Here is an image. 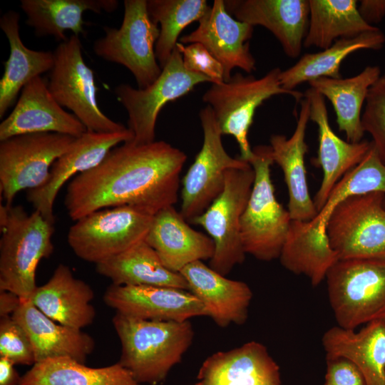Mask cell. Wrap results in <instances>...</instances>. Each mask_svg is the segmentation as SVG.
I'll list each match as a JSON object with an SVG mask.
<instances>
[{"mask_svg": "<svg viewBox=\"0 0 385 385\" xmlns=\"http://www.w3.org/2000/svg\"><path fill=\"white\" fill-rule=\"evenodd\" d=\"M21 303V298L16 294L9 291H0V317L12 316Z\"/></svg>", "mask_w": 385, "mask_h": 385, "instance_id": "7bdbcfd3", "label": "cell"}, {"mask_svg": "<svg viewBox=\"0 0 385 385\" xmlns=\"http://www.w3.org/2000/svg\"><path fill=\"white\" fill-rule=\"evenodd\" d=\"M187 160L164 140L125 142L96 167L69 183L64 205L74 221L98 210L129 205L154 215L178 201L180 173Z\"/></svg>", "mask_w": 385, "mask_h": 385, "instance_id": "6da1fadb", "label": "cell"}, {"mask_svg": "<svg viewBox=\"0 0 385 385\" xmlns=\"http://www.w3.org/2000/svg\"><path fill=\"white\" fill-rule=\"evenodd\" d=\"M76 138L58 133L18 135L0 141V190L6 206L21 190L46 180L54 162Z\"/></svg>", "mask_w": 385, "mask_h": 385, "instance_id": "5bb4252c", "label": "cell"}, {"mask_svg": "<svg viewBox=\"0 0 385 385\" xmlns=\"http://www.w3.org/2000/svg\"><path fill=\"white\" fill-rule=\"evenodd\" d=\"M116 0H21V8L26 16V23L40 36H52L60 43L68 38L70 30L78 36L83 35V13H111L117 9Z\"/></svg>", "mask_w": 385, "mask_h": 385, "instance_id": "4dcf8cb0", "label": "cell"}, {"mask_svg": "<svg viewBox=\"0 0 385 385\" xmlns=\"http://www.w3.org/2000/svg\"><path fill=\"white\" fill-rule=\"evenodd\" d=\"M20 15L10 10L0 19V28L10 47L0 81V118L13 105L22 88L32 79L50 71L54 63L53 53L27 48L19 34Z\"/></svg>", "mask_w": 385, "mask_h": 385, "instance_id": "f1b7e54d", "label": "cell"}, {"mask_svg": "<svg viewBox=\"0 0 385 385\" xmlns=\"http://www.w3.org/2000/svg\"><path fill=\"white\" fill-rule=\"evenodd\" d=\"M198 26L179 39L183 44L198 43L222 64L225 81L232 76L235 68L247 73L256 70L249 40L254 26L232 16L226 10L225 1L215 0L205 14L198 21Z\"/></svg>", "mask_w": 385, "mask_h": 385, "instance_id": "e0dca14e", "label": "cell"}, {"mask_svg": "<svg viewBox=\"0 0 385 385\" xmlns=\"http://www.w3.org/2000/svg\"><path fill=\"white\" fill-rule=\"evenodd\" d=\"M176 47L182 55L186 70L207 77L212 83L225 81L222 64L202 44L194 43L185 45L178 42Z\"/></svg>", "mask_w": 385, "mask_h": 385, "instance_id": "f35d334b", "label": "cell"}, {"mask_svg": "<svg viewBox=\"0 0 385 385\" xmlns=\"http://www.w3.org/2000/svg\"><path fill=\"white\" fill-rule=\"evenodd\" d=\"M96 271L115 285L168 287L189 291L183 276L166 268L145 240L97 264Z\"/></svg>", "mask_w": 385, "mask_h": 385, "instance_id": "1f68e13d", "label": "cell"}, {"mask_svg": "<svg viewBox=\"0 0 385 385\" xmlns=\"http://www.w3.org/2000/svg\"><path fill=\"white\" fill-rule=\"evenodd\" d=\"M249 160L255 180L240 222V235L246 254L265 262L279 257L292 219L277 201L271 178L274 161L270 145H258Z\"/></svg>", "mask_w": 385, "mask_h": 385, "instance_id": "5b68a950", "label": "cell"}, {"mask_svg": "<svg viewBox=\"0 0 385 385\" xmlns=\"http://www.w3.org/2000/svg\"><path fill=\"white\" fill-rule=\"evenodd\" d=\"M0 291L29 300L36 288V272L42 259L53 252L54 224L21 205L0 206Z\"/></svg>", "mask_w": 385, "mask_h": 385, "instance_id": "277c9868", "label": "cell"}, {"mask_svg": "<svg viewBox=\"0 0 385 385\" xmlns=\"http://www.w3.org/2000/svg\"><path fill=\"white\" fill-rule=\"evenodd\" d=\"M199 116L203 132L202 145L182 180L180 212L189 222L204 212L222 192L227 170L249 163L227 153L210 106L201 109Z\"/></svg>", "mask_w": 385, "mask_h": 385, "instance_id": "9a60e30c", "label": "cell"}, {"mask_svg": "<svg viewBox=\"0 0 385 385\" xmlns=\"http://www.w3.org/2000/svg\"><path fill=\"white\" fill-rule=\"evenodd\" d=\"M103 300L116 312L145 320L185 322L207 317L204 305L192 292L174 287L111 284Z\"/></svg>", "mask_w": 385, "mask_h": 385, "instance_id": "ac0fdd59", "label": "cell"}, {"mask_svg": "<svg viewBox=\"0 0 385 385\" xmlns=\"http://www.w3.org/2000/svg\"><path fill=\"white\" fill-rule=\"evenodd\" d=\"M205 82L212 83L207 77L186 70L175 47L159 77L147 88H134L128 83L116 86L115 94L126 110L128 128L133 134L131 141L135 144L155 141L156 121L165 105Z\"/></svg>", "mask_w": 385, "mask_h": 385, "instance_id": "4fadbf2b", "label": "cell"}, {"mask_svg": "<svg viewBox=\"0 0 385 385\" xmlns=\"http://www.w3.org/2000/svg\"><path fill=\"white\" fill-rule=\"evenodd\" d=\"M87 130L73 113L54 99L47 81L41 76L21 90L14 108L0 124V141L34 133H58L78 138Z\"/></svg>", "mask_w": 385, "mask_h": 385, "instance_id": "d6986e66", "label": "cell"}, {"mask_svg": "<svg viewBox=\"0 0 385 385\" xmlns=\"http://www.w3.org/2000/svg\"><path fill=\"white\" fill-rule=\"evenodd\" d=\"M384 43L385 35L378 28L338 39L319 52L305 53L292 66L281 71L280 84L283 88L293 91L299 85L319 78H341V64L349 55L361 49H381Z\"/></svg>", "mask_w": 385, "mask_h": 385, "instance_id": "d6a6232c", "label": "cell"}, {"mask_svg": "<svg viewBox=\"0 0 385 385\" xmlns=\"http://www.w3.org/2000/svg\"><path fill=\"white\" fill-rule=\"evenodd\" d=\"M123 4L120 26H105V35L93 43V50L102 59L125 66L143 89L162 71L155 56L160 27L149 16L147 0H125Z\"/></svg>", "mask_w": 385, "mask_h": 385, "instance_id": "ba28073f", "label": "cell"}, {"mask_svg": "<svg viewBox=\"0 0 385 385\" xmlns=\"http://www.w3.org/2000/svg\"><path fill=\"white\" fill-rule=\"evenodd\" d=\"M195 385H281L278 364L262 343L251 341L209 356Z\"/></svg>", "mask_w": 385, "mask_h": 385, "instance_id": "44dd1931", "label": "cell"}, {"mask_svg": "<svg viewBox=\"0 0 385 385\" xmlns=\"http://www.w3.org/2000/svg\"><path fill=\"white\" fill-rule=\"evenodd\" d=\"M0 356L12 361L15 365H34L36 363L31 339L11 316L0 319Z\"/></svg>", "mask_w": 385, "mask_h": 385, "instance_id": "74e56055", "label": "cell"}, {"mask_svg": "<svg viewBox=\"0 0 385 385\" xmlns=\"http://www.w3.org/2000/svg\"><path fill=\"white\" fill-rule=\"evenodd\" d=\"M309 120L310 101L304 96L292 136L287 138L284 135L274 134L270 140L272 158L282 170L287 185L290 217L292 220L301 222L312 220L318 212L309 194L304 163L308 149L305 135Z\"/></svg>", "mask_w": 385, "mask_h": 385, "instance_id": "cb8c5ba5", "label": "cell"}, {"mask_svg": "<svg viewBox=\"0 0 385 385\" xmlns=\"http://www.w3.org/2000/svg\"><path fill=\"white\" fill-rule=\"evenodd\" d=\"M325 279L337 326L355 329L385 318V260H339Z\"/></svg>", "mask_w": 385, "mask_h": 385, "instance_id": "52a82bcc", "label": "cell"}, {"mask_svg": "<svg viewBox=\"0 0 385 385\" xmlns=\"http://www.w3.org/2000/svg\"><path fill=\"white\" fill-rule=\"evenodd\" d=\"M372 192L385 193V163L372 143L363 160L334 185L323 207L309 222L292 220L279 257L282 265L303 274L318 286L339 260L329 246L327 226L335 207L350 196Z\"/></svg>", "mask_w": 385, "mask_h": 385, "instance_id": "7a4b0ae2", "label": "cell"}, {"mask_svg": "<svg viewBox=\"0 0 385 385\" xmlns=\"http://www.w3.org/2000/svg\"><path fill=\"white\" fill-rule=\"evenodd\" d=\"M153 216L129 205L98 210L75 221L67 240L77 257L97 265L145 240Z\"/></svg>", "mask_w": 385, "mask_h": 385, "instance_id": "9c48e42d", "label": "cell"}, {"mask_svg": "<svg viewBox=\"0 0 385 385\" xmlns=\"http://www.w3.org/2000/svg\"><path fill=\"white\" fill-rule=\"evenodd\" d=\"M112 322L121 345L118 362L140 384L163 381L181 361L195 336L189 320H145L115 312Z\"/></svg>", "mask_w": 385, "mask_h": 385, "instance_id": "3957f363", "label": "cell"}, {"mask_svg": "<svg viewBox=\"0 0 385 385\" xmlns=\"http://www.w3.org/2000/svg\"><path fill=\"white\" fill-rule=\"evenodd\" d=\"M309 18L304 47L322 50L336 41L374 30L361 16L356 0H309Z\"/></svg>", "mask_w": 385, "mask_h": 385, "instance_id": "e575fe53", "label": "cell"}, {"mask_svg": "<svg viewBox=\"0 0 385 385\" xmlns=\"http://www.w3.org/2000/svg\"><path fill=\"white\" fill-rule=\"evenodd\" d=\"M378 66H368L359 74L349 78L322 77L309 82L334 109L339 131L346 134L347 141H361L364 132L361 125V111L371 86L381 76Z\"/></svg>", "mask_w": 385, "mask_h": 385, "instance_id": "f546056e", "label": "cell"}, {"mask_svg": "<svg viewBox=\"0 0 385 385\" xmlns=\"http://www.w3.org/2000/svg\"><path fill=\"white\" fill-rule=\"evenodd\" d=\"M53 53L54 63L47 85L58 104L71 111L87 130L115 133L126 130L99 108L94 74L84 61L79 37L72 34Z\"/></svg>", "mask_w": 385, "mask_h": 385, "instance_id": "8fae6325", "label": "cell"}, {"mask_svg": "<svg viewBox=\"0 0 385 385\" xmlns=\"http://www.w3.org/2000/svg\"><path fill=\"white\" fill-rule=\"evenodd\" d=\"M255 180V171L248 163L227 170L220 195L191 223L200 225L214 243V254L209 266L227 275L242 264L246 253L240 235V222Z\"/></svg>", "mask_w": 385, "mask_h": 385, "instance_id": "30bf717a", "label": "cell"}, {"mask_svg": "<svg viewBox=\"0 0 385 385\" xmlns=\"http://www.w3.org/2000/svg\"><path fill=\"white\" fill-rule=\"evenodd\" d=\"M361 125L364 132L371 136V143L385 163V73L369 90Z\"/></svg>", "mask_w": 385, "mask_h": 385, "instance_id": "8d00e7d4", "label": "cell"}, {"mask_svg": "<svg viewBox=\"0 0 385 385\" xmlns=\"http://www.w3.org/2000/svg\"><path fill=\"white\" fill-rule=\"evenodd\" d=\"M384 207H385V199H384Z\"/></svg>", "mask_w": 385, "mask_h": 385, "instance_id": "ee69618b", "label": "cell"}, {"mask_svg": "<svg viewBox=\"0 0 385 385\" xmlns=\"http://www.w3.org/2000/svg\"><path fill=\"white\" fill-rule=\"evenodd\" d=\"M324 385H366V381L359 368L349 359L327 358Z\"/></svg>", "mask_w": 385, "mask_h": 385, "instance_id": "ab89813d", "label": "cell"}, {"mask_svg": "<svg viewBox=\"0 0 385 385\" xmlns=\"http://www.w3.org/2000/svg\"><path fill=\"white\" fill-rule=\"evenodd\" d=\"M19 385H141L119 362L91 368L70 358L59 357L35 363Z\"/></svg>", "mask_w": 385, "mask_h": 385, "instance_id": "836d02e7", "label": "cell"}, {"mask_svg": "<svg viewBox=\"0 0 385 385\" xmlns=\"http://www.w3.org/2000/svg\"><path fill=\"white\" fill-rule=\"evenodd\" d=\"M359 2V12L368 24L379 23L385 17V0H361Z\"/></svg>", "mask_w": 385, "mask_h": 385, "instance_id": "60d3db41", "label": "cell"}, {"mask_svg": "<svg viewBox=\"0 0 385 385\" xmlns=\"http://www.w3.org/2000/svg\"><path fill=\"white\" fill-rule=\"evenodd\" d=\"M385 193L352 195L332 213L327 235L338 260H385Z\"/></svg>", "mask_w": 385, "mask_h": 385, "instance_id": "7c38bea8", "label": "cell"}, {"mask_svg": "<svg viewBox=\"0 0 385 385\" xmlns=\"http://www.w3.org/2000/svg\"><path fill=\"white\" fill-rule=\"evenodd\" d=\"M11 317L27 332L36 363L66 357L84 364L95 348V342L89 334L53 321L30 300L21 301Z\"/></svg>", "mask_w": 385, "mask_h": 385, "instance_id": "4316f807", "label": "cell"}, {"mask_svg": "<svg viewBox=\"0 0 385 385\" xmlns=\"http://www.w3.org/2000/svg\"><path fill=\"white\" fill-rule=\"evenodd\" d=\"M322 343L326 358L353 362L366 385H385V318L370 322L358 332L332 327L323 334Z\"/></svg>", "mask_w": 385, "mask_h": 385, "instance_id": "83f0119b", "label": "cell"}, {"mask_svg": "<svg viewBox=\"0 0 385 385\" xmlns=\"http://www.w3.org/2000/svg\"><path fill=\"white\" fill-rule=\"evenodd\" d=\"M93 297L88 284L76 278L67 265L59 264L48 281L37 286L29 300L53 321L82 329L96 318L91 303Z\"/></svg>", "mask_w": 385, "mask_h": 385, "instance_id": "484cf974", "label": "cell"}, {"mask_svg": "<svg viewBox=\"0 0 385 385\" xmlns=\"http://www.w3.org/2000/svg\"><path fill=\"white\" fill-rule=\"evenodd\" d=\"M281 71L274 68L259 78L237 72L227 81L212 83L202 96V101L212 108L222 134L235 138L240 158L245 161L249 162L253 156L248 133L257 108L273 96L289 95L297 101L304 96L297 90L282 87Z\"/></svg>", "mask_w": 385, "mask_h": 385, "instance_id": "8992f818", "label": "cell"}, {"mask_svg": "<svg viewBox=\"0 0 385 385\" xmlns=\"http://www.w3.org/2000/svg\"><path fill=\"white\" fill-rule=\"evenodd\" d=\"M145 241L164 266L175 272L192 262L210 260L214 254L212 239L191 227L174 206L154 215Z\"/></svg>", "mask_w": 385, "mask_h": 385, "instance_id": "d4e9b609", "label": "cell"}, {"mask_svg": "<svg viewBox=\"0 0 385 385\" xmlns=\"http://www.w3.org/2000/svg\"><path fill=\"white\" fill-rule=\"evenodd\" d=\"M180 273L186 280L189 291L202 302L207 317L218 327L245 323L253 297L247 283L227 278L203 261L187 265Z\"/></svg>", "mask_w": 385, "mask_h": 385, "instance_id": "7402d4cb", "label": "cell"}, {"mask_svg": "<svg viewBox=\"0 0 385 385\" xmlns=\"http://www.w3.org/2000/svg\"><path fill=\"white\" fill-rule=\"evenodd\" d=\"M209 8L205 0H147L150 17L160 25L155 56L161 68L175 48L183 30L198 21Z\"/></svg>", "mask_w": 385, "mask_h": 385, "instance_id": "d590c367", "label": "cell"}, {"mask_svg": "<svg viewBox=\"0 0 385 385\" xmlns=\"http://www.w3.org/2000/svg\"><path fill=\"white\" fill-rule=\"evenodd\" d=\"M304 96L310 101V120L318 127V155L313 160L323 173L319 188L313 199L318 212L334 185L363 160L371 142L351 143L340 138L330 126L324 98L312 88L307 90Z\"/></svg>", "mask_w": 385, "mask_h": 385, "instance_id": "603a6c76", "label": "cell"}, {"mask_svg": "<svg viewBox=\"0 0 385 385\" xmlns=\"http://www.w3.org/2000/svg\"><path fill=\"white\" fill-rule=\"evenodd\" d=\"M133 139V134L128 128L115 133L86 130L54 162L46 182L28 190L27 200L46 220L54 224V202L64 183L96 167L111 150Z\"/></svg>", "mask_w": 385, "mask_h": 385, "instance_id": "2e32d148", "label": "cell"}, {"mask_svg": "<svg viewBox=\"0 0 385 385\" xmlns=\"http://www.w3.org/2000/svg\"><path fill=\"white\" fill-rule=\"evenodd\" d=\"M225 6L235 19L269 30L287 56H299L309 25V0H227Z\"/></svg>", "mask_w": 385, "mask_h": 385, "instance_id": "ffe728a7", "label": "cell"}, {"mask_svg": "<svg viewBox=\"0 0 385 385\" xmlns=\"http://www.w3.org/2000/svg\"><path fill=\"white\" fill-rule=\"evenodd\" d=\"M14 365L10 359L0 356V385H19L21 377Z\"/></svg>", "mask_w": 385, "mask_h": 385, "instance_id": "b9f144b4", "label": "cell"}]
</instances>
